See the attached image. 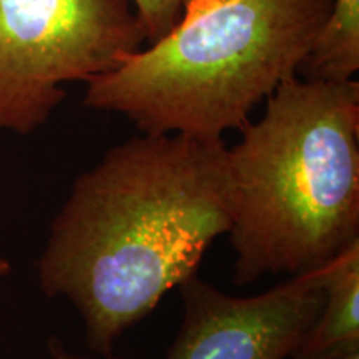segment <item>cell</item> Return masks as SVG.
<instances>
[{
	"label": "cell",
	"instance_id": "277c9868",
	"mask_svg": "<svg viewBox=\"0 0 359 359\" xmlns=\"http://www.w3.org/2000/svg\"><path fill=\"white\" fill-rule=\"evenodd\" d=\"M145 43L130 0H0V132L43 127L67 85L87 83Z\"/></svg>",
	"mask_w": 359,
	"mask_h": 359
},
{
	"label": "cell",
	"instance_id": "3957f363",
	"mask_svg": "<svg viewBox=\"0 0 359 359\" xmlns=\"http://www.w3.org/2000/svg\"><path fill=\"white\" fill-rule=\"evenodd\" d=\"M334 0H183L167 34L90 79L83 105L145 135L223 138L299 75Z\"/></svg>",
	"mask_w": 359,
	"mask_h": 359
},
{
	"label": "cell",
	"instance_id": "8992f818",
	"mask_svg": "<svg viewBox=\"0 0 359 359\" xmlns=\"http://www.w3.org/2000/svg\"><path fill=\"white\" fill-rule=\"evenodd\" d=\"M359 343V240L326 263L323 304L293 359Z\"/></svg>",
	"mask_w": 359,
	"mask_h": 359
},
{
	"label": "cell",
	"instance_id": "6da1fadb",
	"mask_svg": "<svg viewBox=\"0 0 359 359\" xmlns=\"http://www.w3.org/2000/svg\"><path fill=\"white\" fill-rule=\"evenodd\" d=\"M230 222L223 138L140 133L75 178L37 262L40 290L74 304L90 351L110 356Z\"/></svg>",
	"mask_w": 359,
	"mask_h": 359
},
{
	"label": "cell",
	"instance_id": "30bf717a",
	"mask_svg": "<svg viewBox=\"0 0 359 359\" xmlns=\"http://www.w3.org/2000/svg\"><path fill=\"white\" fill-rule=\"evenodd\" d=\"M304 359H359V343L346 344V346H339L330 351L316 354V356L304 358Z\"/></svg>",
	"mask_w": 359,
	"mask_h": 359
},
{
	"label": "cell",
	"instance_id": "52a82bcc",
	"mask_svg": "<svg viewBox=\"0 0 359 359\" xmlns=\"http://www.w3.org/2000/svg\"><path fill=\"white\" fill-rule=\"evenodd\" d=\"M359 70V0H334L330 20L299 75L318 80H353Z\"/></svg>",
	"mask_w": 359,
	"mask_h": 359
},
{
	"label": "cell",
	"instance_id": "8fae6325",
	"mask_svg": "<svg viewBox=\"0 0 359 359\" xmlns=\"http://www.w3.org/2000/svg\"><path fill=\"white\" fill-rule=\"evenodd\" d=\"M11 271H12L11 262H8V259H6V258L0 257V278L7 276Z\"/></svg>",
	"mask_w": 359,
	"mask_h": 359
},
{
	"label": "cell",
	"instance_id": "ba28073f",
	"mask_svg": "<svg viewBox=\"0 0 359 359\" xmlns=\"http://www.w3.org/2000/svg\"><path fill=\"white\" fill-rule=\"evenodd\" d=\"M145 30L147 42L158 40L172 29L182 12L183 0H130Z\"/></svg>",
	"mask_w": 359,
	"mask_h": 359
},
{
	"label": "cell",
	"instance_id": "9c48e42d",
	"mask_svg": "<svg viewBox=\"0 0 359 359\" xmlns=\"http://www.w3.org/2000/svg\"><path fill=\"white\" fill-rule=\"evenodd\" d=\"M47 351L50 354L52 359H122L115 354H110V356H97V354H82L75 353L72 349L67 348V344L57 336H50L47 339Z\"/></svg>",
	"mask_w": 359,
	"mask_h": 359
},
{
	"label": "cell",
	"instance_id": "7a4b0ae2",
	"mask_svg": "<svg viewBox=\"0 0 359 359\" xmlns=\"http://www.w3.org/2000/svg\"><path fill=\"white\" fill-rule=\"evenodd\" d=\"M228 147L238 286L325 266L359 240V83L296 75Z\"/></svg>",
	"mask_w": 359,
	"mask_h": 359
},
{
	"label": "cell",
	"instance_id": "5b68a950",
	"mask_svg": "<svg viewBox=\"0 0 359 359\" xmlns=\"http://www.w3.org/2000/svg\"><path fill=\"white\" fill-rule=\"evenodd\" d=\"M326 264L253 296L196 275L178 286L182 325L163 359H293L323 304Z\"/></svg>",
	"mask_w": 359,
	"mask_h": 359
}]
</instances>
